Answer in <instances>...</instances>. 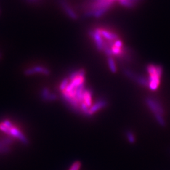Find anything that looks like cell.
<instances>
[{
    "instance_id": "cell-2",
    "label": "cell",
    "mask_w": 170,
    "mask_h": 170,
    "mask_svg": "<svg viewBox=\"0 0 170 170\" xmlns=\"http://www.w3.org/2000/svg\"><path fill=\"white\" fill-rule=\"evenodd\" d=\"M149 74L148 85L149 88L153 91L156 90L159 87L160 83V78L162 74V68L160 66L150 64L147 68Z\"/></svg>"
},
{
    "instance_id": "cell-10",
    "label": "cell",
    "mask_w": 170,
    "mask_h": 170,
    "mask_svg": "<svg viewBox=\"0 0 170 170\" xmlns=\"http://www.w3.org/2000/svg\"><path fill=\"white\" fill-rule=\"evenodd\" d=\"M61 3L62 8L65 10V12L68 14V15L71 18H72L73 20H76L78 17L76 15V14L73 12V9L71 8V7L68 5V3L65 1H62Z\"/></svg>"
},
{
    "instance_id": "cell-3",
    "label": "cell",
    "mask_w": 170,
    "mask_h": 170,
    "mask_svg": "<svg viewBox=\"0 0 170 170\" xmlns=\"http://www.w3.org/2000/svg\"><path fill=\"white\" fill-rule=\"evenodd\" d=\"M146 104L151 112L154 114L155 117H156L158 123L161 126H164L165 125V121L163 117L164 110L161 105L152 98H147L146 100Z\"/></svg>"
},
{
    "instance_id": "cell-5",
    "label": "cell",
    "mask_w": 170,
    "mask_h": 170,
    "mask_svg": "<svg viewBox=\"0 0 170 170\" xmlns=\"http://www.w3.org/2000/svg\"><path fill=\"white\" fill-rule=\"evenodd\" d=\"M62 97L65 100V101L67 103H69L70 105H71L73 108L76 110L80 109V104L78 103V102L74 98H73L72 97L70 96L67 92H66L65 91L62 92Z\"/></svg>"
},
{
    "instance_id": "cell-14",
    "label": "cell",
    "mask_w": 170,
    "mask_h": 170,
    "mask_svg": "<svg viewBox=\"0 0 170 170\" xmlns=\"http://www.w3.org/2000/svg\"><path fill=\"white\" fill-rule=\"evenodd\" d=\"M51 94V92H50L49 89L48 88H43L42 92H41V97H42L43 100L47 102L48 98L49 97L50 94Z\"/></svg>"
},
{
    "instance_id": "cell-8",
    "label": "cell",
    "mask_w": 170,
    "mask_h": 170,
    "mask_svg": "<svg viewBox=\"0 0 170 170\" xmlns=\"http://www.w3.org/2000/svg\"><path fill=\"white\" fill-rule=\"evenodd\" d=\"M100 33L101 34L102 37L106 40H116L119 39L118 36L117 34L113 33L110 31H107L105 29H102L98 28Z\"/></svg>"
},
{
    "instance_id": "cell-15",
    "label": "cell",
    "mask_w": 170,
    "mask_h": 170,
    "mask_svg": "<svg viewBox=\"0 0 170 170\" xmlns=\"http://www.w3.org/2000/svg\"><path fill=\"white\" fill-rule=\"evenodd\" d=\"M80 109L81 110V111L84 113V114L86 115V116H92L90 112H89V108L86 105V104L84 102H83L80 104Z\"/></svg>"
},
{
    "instance_id": "cell-18",
    "label": "cell",
    "mask_w": 170,
    "mask_h": 170,
    "mask_svg": "<svg viewBox=\"0 0 170 170\" xmlns=\"http://www.w3.org/2000/svg\"><path fill=\"white\" fill-rule=\"evenodd\" d=\"M0 141H1L3 144H4V145H6V146H8V145L12 144L13 142V139L9 137H7V138L1 139L0 140Z\"/></svg>"
},
{
    "instance_id": "cell-6",
    "label": "cell",
    "mask_w": 170,
    "mask_h": 170,
    "mask_svg": "<svg viewBox=\"0 0 170 170\" xmlns=\"http://www.w3.org/2000/svg\"><path fill=\"white\" fill-rule=\"evenodd\" d=\"M84 81H85V78L78 77L77 78L74 79L73 81H71V82L68 84V86H67L65 92L69 93L71 92L74 90V89L78 86H79L81 83H84Z\"/></svg>"
},
{
    "instance_id": "cell-26",
    "label": "cell",
    "mask_w": 170,
    "mask_h": 170,
    "mask_svg": "<svg viewBox=\"0 0 170 170\" xmlns=\"http://www.w3.org/2000/svg\"><path fill=\"white\" fill-rule=\"evenodd\" d=\"M1 54L0 52V58H1Z\"/></svg>"
},
{
    "instance_id": "cell-12",
    "label": "cell",
    "mask_w": 170,
    "mask_h": 170,
    "mask_svg": "<svg viewBox=\"0 0 170 170\" xmlns=\"http://www.w3.org/2000/svg\"><path fill=\"white\" fill-rule=\"evenodd\" d=\"M35 73H39V74H42L44 75H46V76H49L50 74V71L47 69L46 68H44L43 66H37L33 68Z\"/></svg>"
},
{
    "instance_id": "cell-22",
    "label": "cell",
    "mask_w": 170,
    "mask_h": 170,
    "mask_svg": "<svg viewBox=\"0 0 170 170\" xmlns=\"http://www.w3.org/2000/svg\"><path fill=\"white\" fill-rule=\"evenodd\" d=\"M2 124L4 125V126L7 127L8 129H9V130H10L11 129H12L13 127V124L12 123L8 121V120H5V121H4Z\"/></svg>"
},
{
    "instance_id": "cell-20",
    "label": "cell",
    "mask_w": 170,
    "mask_h": 170,
    "mask_svg": "<svg viewBox=\"0 0 170 170\" xmlns=\"http://www.w3.org/2000/svg\"><path fill=\"white\" fill-rule=\"evenodd\" d=\"M0 131H1L4 133L8 134V135H9V136H10V130L8 129L7 127L4 126L2 123L0 124Z\"/></svg>"
},
{
    "instance_id": "cell-16",
    "label": "cell",
    "mask_w": 170,
    "mask_h": 170,
    "mask_svg": "<svg viewBox=\"0 0 170 170\" xmlns=\"http://www.w3.org/2000/svg\"><path fill=\"white\" fill-rule=\"evenodd\" d=\"M69 84V79L68 78H64L62 82L61 83V84L59 86V89L61 90L62 92L66 90V89L67 86H68V84Z\"/></svg>"
},
{
    "instance_id": "cell-9",
    "label": "cell",
    "mask_w": 170,
    "mask_h": 170,
    "mask_svg": "<svg viewBox=\"0 0 170 170\" xmlns=\"http://www.w3.org/2000/svg\"><path fill=\"white\" fill-rule=\"evenodd\" d=\"M107 105V102L105 100H99L89 108V112H90L91 115H93L99 111L100 110L105 108Z\"/></svg>"
},
{
    "instance_id": "cell-23",
    "label": "cell",
    "mask_w": 170,
    "mask_h": 170,
    "mask_svg": "<svg viewBox=\"0 0 170 170\" xmlns=\"http://www.w3.org/2000/svg\"><path fill=\"white\" fill-rule=\"evenodd\" d=\"M127 139L129 140V141L130 142H131V143H133L134 141H135V137H134V134L131 132H128L127 133Z\"/></svg>"
},
{
    "instance_id": "cell-4",
    "label": "cell",
    "mask_w": 170,
    "mask_h": 170,
    "mask_svg": "<svg viewBox=\"0 0 170 170\" xmlns=\"http://www.w3.org/2000/svg\"><path fill=\"white\" fill-rule=\"evenodd\" d=\"M10 136L13 137L17 138L20 140L23 144H28V140L26 137V136L19 130L15 127H13L10 129Z\"/></svg>"
},
{
    "instance_id": "cell-17",
    "label": "cell",
    "mask_w": 170,
    "mask_h": 170,
    "mask_svg": "<svg viewBox=\"0 0 170 170\" xmlns=\"http://www.w3.org/2000/svg\"><path fill=\"white\" fill-rule=\"evenodd\" d=\"M9 151V148L0 141V153H5Z\"/></svg>"
},
{
    "instance_id": "cell-24",
    "label": "cell",
    "mask_w": 170,
    "mask_h": 170,
    "mask_svg": "<svg viewBox=\"0 0 170 170\" xmlns=\"http://www.w3.org/2000/svg\"><path fill=\"white\" fill-rule=\"evenodd\" d=\"M80 166H81V163L79 161L77 162H75L73 165L70 168L69 170H79Z\"/></svg>"
},
{
    "instance_id": "cell-25",
    "label": "cell",
    "mask_w": 170,
    "mask_h": 170,
    "mask_svg": "<svg viewBox=\"0 0 170 170\" xmlns=\"http://www.w3.org/2000/svg\"><path fill=\"white\" fill-rule=\"evenodd\" d=\"M57 98V97L56 94H54V93H51V94H50V96L48 98V100H47V102H53V101H55V100H56Z\"/></svg>"
},
{
    "instance_id": "cell-1",
    "label": "cell",
    "mask_w": 170,
    "mask_h": 170,
    "mask_svg": "<svg viewBox=\"0 0 170 170\" xmlns=\"http://www.w3.org/2000/svg\"><path fill=\"white\" fill-rule=\"evenodd\" d=\"M141 0H95L90 10L86 13V15L100 17L116 4L124 8H133Z\"/></svg>"
},
{
    "instance_id": "cell-19",
    "label": "cell",
    "mask_w": 170,
    "mask_h": 170,
    "mask_svg": "<svg viewBox=\"0 0 170 170\" xmlns=\"http://www.w3.org/2000/svg\"><path fill=\"white\" fill-rule=\"evenodd\" d=\"M79 71H74L72 73L70 74V75L69 76L68 79L69 80H71V81H73L74 79L77 78L78 77H79Z\"/></svg>"
},
{
    "instance_id": "cell-13",
    "label": "cell",
    "mask_w": 170,
    "mask_h": 170,
    "mask_svg": "<svg viewBox=\"0 0 170 170\" xmlns=\"http://www.w3.org/2000/svg\"><path fill=\"white\" fill-rule=\"evenodd\" d=\"M107 62H108V67L110 70L111 72L113 73H116L117 71V67H116V62H115V61L113 57H110L108 58L107 60Z\"/></svg>"
},
{
    "instance_id": "cell-11",
    "label": "cell",
    "mask_w": 170,
    "mask_h": 170,
    "mask_svg": "<svg viewBox=\"0 0 170 170\" xmlns=\"http://www.w3.org/2000/svg\"><path fill=\"white\" fill-rule=\"evenodd\" d=\"M92 93L90 90L85 89L84 92V102L86 104V105L89 108L92 107Z\"/></svg>"
},
{
    "instance_id": "cell-21",
    "label": "cell",
    "mask_w": 170,
    "mask_h": 170,
    "mask_svg": "<svg viewBox=\"0 0 170 170\" xmlns=\"http://www.w3.org/2000/svg\"><path fill=\"white\" fill-rule=\"evenodd\" d=\"M35 74L36 73H35L33 68L27 69L24 71V74L25 75V76H32V75H33Z\"/></svg>"
},
{
    "instance_id": "cell-7",
    "label": "cell",
    "mask_w": 170,
    "mask_h": 170,
    "mask_svg": "<svg viewBox=\"0 0 170 170\" xmlns=\"http://www.w3.org/2000/svg\"><path fill=\"white\" fill-rule=\"evenodd\" d=\"M85 90L84 83H81L75 89L74 98L76 100L79 104L84 102V92Z\"/></svg>"
}]
</instances>
